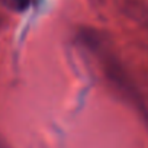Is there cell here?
<instances>
[{"mask_svg": "<svg viewBox=\"0 0 148 148\" xmlns=\"http://www.w3.org/2000/svg\"><path fill=\"white\" fill-rule=\"evenodd\" d=\"M77 36H79L80 44L97 61L102 71L105 73L108 80L113 84V87L118 89L119 93H122L126 99H129L132 103L138 105L142 109L139 95H138L134 83L128 77V73L125 71L121 60L118 58L116 52L113 51L109 36L105 32H102L96 28H90V26L80 28Z\"/></svg>", "mask_w": 148, "mask_h": 148, "instance_id": "cell-1", "label": "cell"}, {"mask_svg": "<svg viewBox=\"0 0 148 148\" xmlns=\"http://www.w3.org/2000/svg\"><path fill=\"white\" fill-rule=\"evenodd\" d=\"M125 15L148 32V5L142 0H125Z\"/></svg>", "mask_w": 148, "mask_h": 148, "instance_id": "cell-2", "label": "cell"}, {"mask_svg": "<svg viewBox=\"0 0 148 148\" xmlns=\"http://www.w3.org/2000/svg\"><path fill=\"white\" fill-rule=\"evenodd\" d=\"M0 2H2L6 8H9L15 12H19V13L28 10L32 5V0H0Z\"/></svg>", "mask_w": 148, "mask_h": 148, "instance_id": "cell-3", "label": "cell"}, {"mask_svg": "<svg viewBox=\"0 0 148 148\" xmlns=\"http://www.w3.org/2000/svg\"><path fill=\"white\" fill-rule=\"evenodd\" d=\"M0 148H12V147H10L3 138H0Z\"/></svg>", "mask_w": 148, "mask_h": 148, "instance_id": "cell-4", "label": "cell"}]
</instances>
